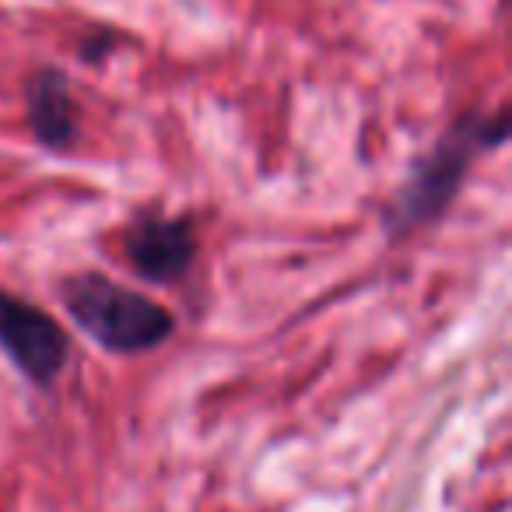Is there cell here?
Returning a JSON list of instances; mask_svg holds the SVG:
<instances>
[{
    "label": "cell",
    "instance_id": "6da1fadb",
    "mask_svg": "<svg viewBox=\"0 0 512 512\" xmlns=\"http://www.w3.org/2000/svg\"><path fill=\"white\" fill-rule=\"evenodd\" d=\"M505 137H509V113L505 109H498L495 116L463 113L460 120H453V127L414 165L404 190L386 207V232L393 239H404L414 228L439 218L460 193L474 158L491 148H502Z\"/></svg>",
    "mask_w": 512,
    "mask_h": 512
},
{
    "label": "cell",
    "instance_id": "7a4b0ae2",
    "mask_svg": "<svg viewBox=\"0 0 512 512\" xmlns=\"http://www.w3.org/2000/svg\"><path fill=\"white\" fill-rule=\"evenodd\" d=\"M60 299H64L71 320L113 355L151 351L176 330L169 309L158 306L148 295L130 292V288L102 278V274L67 278L60 285Z\"/></svg>",
    "mask_w": 512,
    "mask_h": 512
},
{
    "label": "cell",
    "instance_id": "3957f363",
    "mask_svg": "<svg viewBox=\"0 0 512 512\" xmlns=\"http://www.w3.org/2000/svg\"><path fill=\"white\" fill-rule=\"evenodd\" d=\"M0 348L29 383L53 386L67 362V334L50 313L11 292H0Z\"/></svg>",
    "mask_w": 512,
    "mask_h": 512
},
{
    "label": "cell",
    "instance_id": "277c9868",
    "mask_svg": "<svg viewBox=\"0 0 512 512\" xmlns=\"http://www.w3.org/2000/svg\"><path fill=\"white\" fill-rule=\"evenodd\" d=\"M127 256L148 281H176L190 271L197 256L193 225L186 218H162V214H144L127 232Z\"/></svg>",
    "mask_w": 512,
    "mask_h": 512
},
{
    "label": "cell",
    "instance_id": "5b68a950",
    "mask_svg": "<svg viewBox=\"0 0 512 512\" xmlns=\"http://www.w3.org/2000/svg\"><path fill=\"white\" fill-rule=\"evenodd\" d=\"M29 99V127L36 141L50 151H67L78 137V113H74L71 81L57 67H39L25 85Z\"/></svg>",
    "mask_w": 512,
    "mask_h": 512
}]
</instances>
